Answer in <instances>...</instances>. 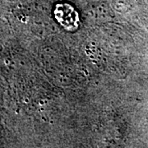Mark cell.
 <instances>
[{
    "label": "cell",
    "mask_w": 148,
    "mask_h": 148,
    "mask_svg": "<svg viewBox=\"0 0 148 148\" xmlns=\"http://www.w3.org/2000/svg\"><path fill=\"white\" fill-rule=\"evenodd\" d=\"M54 18L67 32H74L80 27V17L73 6L67 3L56 4L53 10Z\"/></svg>",
    "instance_id": "cell-1"
}]
</instances>
